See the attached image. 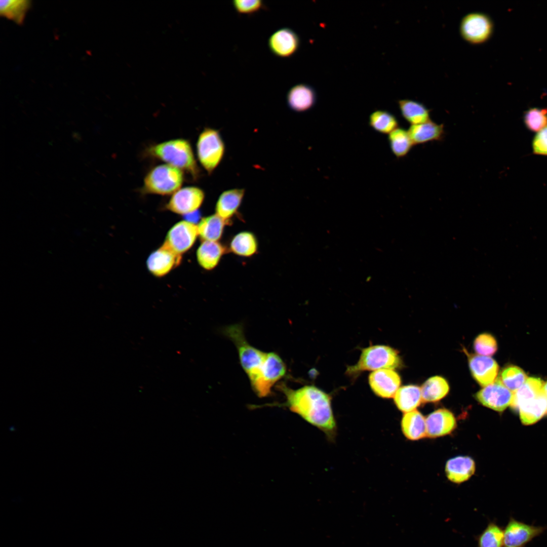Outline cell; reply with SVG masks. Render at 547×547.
<instances>
[{"instance_id": "obj_25", "label": "cell", "mask_w": 547, "mask_h": 547, "mask_svg": "<svg viewBox=\"0 0 547 547\" xmlns=\"http://www.w3.org/2000/svg\"><path fill=\"white\" fill-rule=\"evenodd\" d=\"M422 401L421 388L414 385L400 387L394 396L397 407L405 413L415 410Z\"/></svg>"}, {"instance_id": "obj_37", "label": "cell", "mask_w": 547, "mask_h": 547, "mask_svg": "<svg viewBox=\"0 0 547 547\" xmlns=\"http://www.w3.org/2000/svg\"><path fill=\"white\" fill-rule=\"evenodd\" d=\"M232 3L235 10L242 14L255 13L263 9L264 6L261 0H234Z\"/></svg>"}, {"instance_id": "obj_21", "label": "cell", "mask_w": 547, "mask_h": 547, "mask_svg": "<svg viewBox=\"0 0 547 547\" xmlns=\"http://www.w3.org/2000/svg\"><path fill=\"white\" fill-rule=\"evenodd\" d=\"M225 248L218 241H203L197 251L199 265L206 270H212L218 264Z\"/></svg>"}, {"instance_id": "obj_36", "label": "cell", "mask_w": 547, "mask_h": 547, "mask_svg": "<svg viewBox=\"0 0 547 547\" xmlns=\"http://www.w3.org/2000/svg\"><path fill=\"white\" fill-rule=\"evenodd\" d=\"M474 348L479 355L491 356L496 351L497 344L492 335L488 333H483L478 335L475 339Z\"/></svg>"}, {"instance_id": "obj_12", "label": "cell", "mask_w": 547, "mask_h": 547, "mask_svg": "<svg viewBox=\"0 0 547 547\" xmlns=\"http://www.w3.org/2000/svg\"><path fill=\"white\" fill-rule=\"evenodd\" d=\"M369 383L376 396L389 399L394 397L399 388L401 378L393 369H382L374 371L369 375Z\"/></svg>"}, {"instance_id": "obj_3", "label": "cell", "mask_w": 547, "mask_h": 547, "mask_svg": "<svg viewBox=\"0 0 547 547\" xmlns=\"http://www.w3.org/2000/svg\"><path fill=\"white\" fill-rule=\"evenodd\" d=\"M148 153L167 164L189 173L197 178L199 170L189 142L184 139H176L150 146Z\"/></svg>"}, {"instance_id": "obj_33", "label": "cell", "mask_w": 547, "mask_h": 547, "mask_svg": "<svg viewBox=\"0 0 547 547\" xmlns=\"http://www.w3.org/2000/svg\"><path fill=\"white\" fill-rule=\"evenodd\" d=\"M499 378L502 384L514 393L522 386L528 378L521 368L516 366H510L502 370Z\"/></svg>"}, {"instance_id": "obj_9", "label": "cell", "mask_w": 547, "mask_h": 547, "mask_svg": "<svg viewBox=\"0 0 547 547\" xmlns=\"http://www.w3.org/2000/svg\"><path fill=\"white\" fill-rule=\"evenodd\" d=\"M204 198V192L201 188L194 186L183 187L172 194L166 208L177 214H190L201 206Z\"/></svg>"}, {"instance_id": "obj_26", "label": "cell", "mask_w": 547, "mask_h": 547, "mask_svg": "<svg viewBox=\"0 0 547 547\" xmlns=\"http://www.w3.org/2000/svg\"><path fill=\"white\" fill-rule=\"evenodd\" d=\"M227 222L216 214L204 217L198 225L199 236L203 241H218Z\"/></svg>"}, {"instance_id": "obj_11", "label": "cell", "mask_w": 547, "mask_h": 547, "mask_svg": "<svg viewBox=\"0 0 547 547\" xmlns=\"http://www.w3.org/2000/svg\"><path fill=\"white\" fill-rule=\"evenodd\" d=\"M546 527L526 524L511 517L503 530L505 547H524L542 534Z\"/></svg>"}, {"instance_id": "obj_15", "label": "cell", "mask_w": 547, "mask_h": 547, "mask_svg": "<svg viewBox=\"0 0 547 547\" xmlns=\"http://www.w3.org/2000/svg\"><path fill=\"white\" fill-rule=\"evenodd\" d=\"M468 364L473 377L480 385L485 387L493 383L496 379L499 367L492 358L470 355Z\"/></svg>"}, {"instance_id": "obj_13", "label": "cell", "mask_w": 547, "mask_h": 547, "mask_svg": "<svg viewBox=\"0 0 547 547\" xmlns=\"http://www.w3.org/2000/svg\"><path fill=\"white\" fill-rule=\"evenodd\" d=\"M300 40L297 34L288 27L281 28L275 31L268 38V47L275 56L288 58L298 50Z\"/></svg>"}, {"instance_id": "obj_38", "label": "cell", "mask_w": 547, "mask_h": 547, "mask_svg": "<svg viewBox=\"0 0 547 547\" xmlns=\"http://www.w3.org/2000/svg\"><path fill=\"white\" fill-rule=\"evenodd\" d=\"M532 149L535 154L547 156V126L534 135L532 141Z\"/></svg>"}, {"instance_id": "obj_17", "label": "cell", "mask_w": 547, "mask_h": 547, "mask_svg": "<svg viewBox=\"0 0 547 547\" xmlns=\"http://www.w3.org/2000/svg\"><path fill=\"white\" fill-rule=\"evenodd\" d=\"M475 469L473 458L467 456H458L447 461L445 472L450 481L459 484L469 479L474 475Z\"/></svg>"}, {"instance_id": "obj_22", "label": "cell", "mask_w": 547, "mask_h": 547, "mask_svg": "<svg viewBox=\"0 0 547 547\" xmlns=\"http://www.w3.org/2000/svg\"><path fill=\"white\" fill-rule=\"evenodd\" d=\"M401 425L404 435L409 440L415 441L426 436L425 419L416 410L405 413Z\"/></svg>"}, {"instance_id": "obj_32", "label": "cell", "mask_w": 547, "mask_h": 547, "mask_svg": "<svg viewBox=\"0 0 547 547\" xmlns=\"http://www.w3.org/2000/svg\"><path fill=\"white\" fill-rule=\"evenodd\" d=\"M369 125L375 131L383 134H389L399 127L396 117L382 110L374 111L370 115Z\"/></svg>"}, {"instance_id": "obj_5", "label": "cell", "mask_w": 547, "mask_h": 547, "mask_svg": "<svg viewBox=\"0 0 547 547\" xmlns=\"http://www.w3.org/2000/svg\"><path fill=\"white\" fill-rule=\"evenodd\" d=\"M183 180L181 170L168 164L158 165L144 177L143 191L162 196L173 194L180 188Z\"/></svg>"}, {"instance_id": "obj_4", "label": "cell", "mask_w": 547, "mask_h": 547, "mask_svg": "<svg viewBox=\"0 0 547 547\" xmlns=\"http://www.w3.org/2000/svg\"><path fill=\"white\" fill-rule=\"evenodd\" d=\"M401 365V359L394 348L383 345H371L362 350L358 362L347 366L345 373L354 377L365 371L394 369Z\"/></svg>"}, {"instance_id": "obj_23", "label": "cell", "mask_w": 547, "mask_h": 547, "mask_svg": "<svg viewBox=\"0 0 547 547\" xmlns=\"http://www.w3.org/2000/svg\"><path fill=\"white\" fill-rule=\"evenodd\" d=\"M518 410L523 424H533L547 415V398L542 393L521 405Z\"/></svg>"}, {"instance_id": "obj_16", "label": "cell", "mask_w": 547, "mask_h": 547, "mask_svg": "<svg viewBox=\"0 0 547 547\" xmlns=\"http://www.w3.org/2000/svg\"><path fill=\"white\" fill-rule=\"evenodd\" d=\"M426 436L437 438L451 433L456 426L453 413L446 409H439L429 414L425 419Z\"/></svg>"}, {"instance_id": "obj_1", "label": "cell", "mask_w": 547, "mask_h": 547, "mask_svg": "<svg viewBox=\"0 0 547 547\" xmlns=\"http://www.w3.org/2000/svg\"><path fill=\"white\" fill-rule=\"evenodd\" d=\"M223 332L236 345L241 366L255 394L259 397H267L277 374L279 355L262 351L250 344L241 325H230Z\"/></svg>"}, {"instance_id": "obj_31", "label": "cell", "mask_w": 547, "mask_h": 547, "mask_svg": "<svg viewBox=\"0 0 547 547\" xmlns=\"http://www.w3.org/2000/svg\"><path fill=\"white\" fill-rule=\"evenodd\" d=\"M30 6V2L26 0L1 1V15L17 24H21Z\"/></svg>"}, {"instance_id": "obj_28", "label": "cell", "mask_w": 547, "mask_h": 547, "mask_svg": "<svg viewBox=\"0 0 547 547\" xmlns=\"http://www.w3.org/2000/svg\"><path fill=\"white\" fill-rule=\"evenodd\" d=\"M449 390V386L444 378L435 376L428 378L421 387L422 401L435 402L445 397Z\"/></svg>"}, {"instance_id": "obj_39", "label": "cell", "mask_w": 547, "mask_h": 547, "mask_svg": "<svg viewBox=\"0 0 547 547\" xmlns=\"http://www.w3.org/2000/svg\"><path fill=\"white\" fill-rule=\"evenodd\" d=\"M542 393L547 398V381L544 382L542 386Z\"/></svg>"}, {"instance_id": "obj_30", "label": "cell", "mask_w": 547, "mask_h": 547, "mask_svg": "<svg viewBox=\"0 0 547 547\" xmlns=\"http://www.w3.org/2000/svg\"><path fill=\"white\" fill-rule=\"evenodd\" d=\"M388 141L393 153L397 158L405 157L414 145L408 130L400 127L388 134Z\"/></svg>"}, {"instance_id": "obj_20", "label": "cell", "mask_w": 547, "mask_h": 547, "mask_svg": "<svg viewBox=\"0 0 547 547\" xmlns=\"http://www.w3.org/2000/svg\"><path fill=\"white\" fill-rule=\"evenodd\" d=\"M245 194L243 188H234L223 192L219 196L216 206V214L228 221L239 208Z\"/></svg>"}, {"instance_id": "obj_8", "label": "cell", "mask_w": 547, "mask_h": 547, "mask_svg": "<svg viewBox=\"0 0 547 547\" xmlns=\"http://www.w3.org/2000/svg\"><path fill=\"white\" fill-rule=\"evenodd\" d=\"M198 236V225L190 221L182 220L170 228L163 244L181 255L192 247Z\"/></svg>"}, {"instance_id": "obj_14", "label": "cell", "mask_w": 547, "mask_h": 547, "mask_svg": "<svg viewBox=\"0 0 547 547\" xmlns=\"http://www.w3.org/2000/svg\"><path fill=\"white\" fill-rule=\"evenodd\" d=\"M182 256L163 244L152 252L146 261L147 269L153 276L162 277L180 263Z\"/></svg>"}, {"instance_id": "obj_7", "label": "cell", "mask_w": 547, "mask_h": 547, "mask_svg": "<svg viewBox=\"0 0 547 547\" xmlns=\"http://www.w3.org/2000/svg\"><path fill=\"white\" fill-rule=\"evenodd\" d=\"M494 29L491 18L482 12H472L465 15L459 25L462 38L472 45L485 43L492 36Z\"/></svg>"}, {"instance_id": "obj_10", "label": "cell", "mask_w": 547, "mask_h": 547, "mask_svg": "<svg viewBox=\"0 0 547 547\" xmlns=\"http://www.w3.org/2000/svg\"><path fill=\"white\" fill-rule=\"evenodd\" d=\"M475 397L483 406L501 412L511 406L514 393L507 388L498 377L493 383L480 390Z\"/></svg>"}, {"instance_id": "obj_35", "label": "cell", "mask_w": 547, "mask_h": 547, "mask_svg": "<svg viewBox=\"0 0 547 547\" xmlns=\"http://www.w3.org/2000/svg\"><path fill=\"white\" fill-rule=\"evenodd\" d=\"M504 532L495 523H490L478 538V547H502Z\"/></svg>"}, {"instance_id": "obj_19", "label": "cell", "mask_w": 547, "mask_h": 547, "mask_svg": "<svg viewBox=\"0 0 547 547\" xmlns=\"http://www.w3.org/2000/svg\"><path fill=\"white\" fill-rule=\"evenodd\" d=\"M408 131L414 145L433 141H441L445 135L443 125L431 120L422 124L411 125Z\"/></svg>"}, {"instance_id": "obj_29", "label": "cell", "mask_w": 547, "mask_h": 547, "mask_svg": "<svg viewBox=\"0 0 547 547\" xmlns=\"http://www.w3.org/2000/svg\"><path fill=\"white\" fill-rule=\"evenodd\" d=\"M229 247L231 251L237 255L250 257L257 252L258 242L251 232L242 231L232 238Z\"/></svg>"}, {"instance_id": "obj_34", "label": "cell", "mask_w": 547, "mask_h": 547, "mask_svg": "<svg viewBox=\"0 0 547 547\" xmlns=\"http://www.w3.org/2000/svg\"><path fill=\"white\" fill-rule=\"evenodd\" d=\"M523 120L527 130L537 132L547 126V108H530L524 112Z\"/></svg>"}, {"instance_id": "obj_2", "label": "cell", "mask_w": 547, "mask_h": 547, "mask_svg": "<svg viewBox=\"0 0 547 547\" xmlns=\"http://www.w3.org/2000/svg\"><path fill=\"white\" fill-rule=\"evenodd\" d=\"M280 389L285 398L283 405L322 431L329 440L335 439L337 423L330 395L314 385L294 389L282 384Z\"/></svg>"}, {"instance_id": "obj_18", "label": "cell", "mask_w": 547, "mask_h": 547, "mask_svg": "<svg viewBox=\"0 0 547 547\" xmlns=\"http://www.w3.org/2000/svg\"><path fill=\"white\" fill-rule=\"evenodd\" d=\"M289 107L297 112H303L311 108L316 101L314 89L307 85L299 84L292 87L287 94Z\"/></svg>"}, {"instance_id": "obj_27", "label": "cell", "mask_w": 547, "mask_h": 547, "mask_svg": "<svg viewBox=\"0 0 547 547\" xmlns=\"http://www.w3.org/2000/svg\"><path fill=\"white\" fill-rule=\"evenodd\" d=\"M543 383L544 382L540 378H528L522 386L514 393L511 407L518 409L523 404L541 394Z\"/></svg>"}, {"instance_id": "obj_6", "label": "cell", "mask_w": 547, "mask_h": 547, "mask_svg": "<svg viewBox=\"0 0 547 547\" xmlns=\"http://www.w3.org/2000/svg\"><path fill=\"white\" fill-rule=\"evenodd\" d=\"M198 160L209 174H211L222 161L225 145L219 132L206 128L199 135L197 143Z\"/></svg>"}, {"instance_id": "obj_24", "label": "cell", "mask_w": 547, "mask_h": 547, "mask_svg": "<svg viewBox=\"0 0 547 547\" xmlns=\"http://www.w3.org/2000/svg\"><path fill=\"white\" fill-rule=\"evenodd\" d=\"M398 105L403 118L411 125L427 122L431 120L429 109L422 103L410 99L398 101Z\"/></svg>"}]
</instances>
